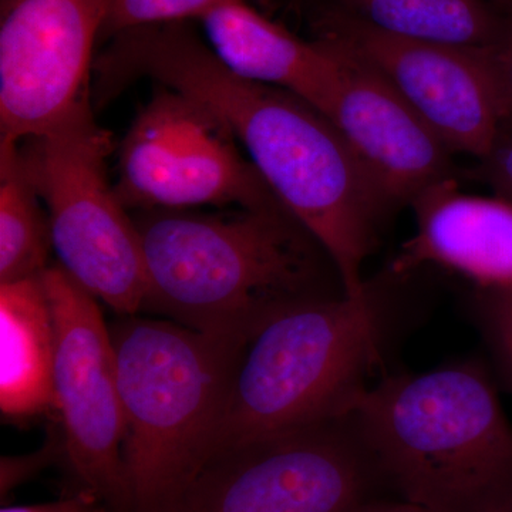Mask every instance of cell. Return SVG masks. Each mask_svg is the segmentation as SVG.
Returning a JSON list of instances; mask_svg holds the SVG:
<instances>
[{
    "mask_svg": "<svg viewBox=\"0 0 512 512\" xmlns=\"http://www.w3.org/2000/svg\"><path fill=\"white\" fill-rule=\"evenodd\" d=\"M143 74L212 111L325 249L345 295L369 293L363 268L396 208L329 117L295 94L232 73L190 25L151 43Z\"/></svg>",
    "mask_w": 512,
    "mask_h": 512,
    "instance_id": "1",
    "label": "cell"
},
{
    "mask_svg": "<svg viewBox=\"0 0 512 512\" xmlns=\"http://www.w3.org/2000/svg\"><path fill=\"white\" fill-rule=\"evenodd\" d=\"M146 308L187 328L248 340L276 312L343 295L332 259L281 201L138 211Z\"/></svg>",
    "mask_w": 512,
    "mask_h": 512,
    "instance_id": "2",
    "label": "cell"
},
{
    "mask_svg": "<svg viewBox=\"0 0 512 512\" xmlns=\"http://www.w3.org/2000/svg\"><path fill=\"white\" fill-rule=\"evenodd\" d=\"M345 417L407 503L485 512L512 494V424L477 360L367 384Z\"/></svg>",
    "mask_w": 512,
    "mask_h": 512,
    "instance_id": "3",
    "label": "cell"
},
{
    "mask_svg": "<svg viewBox=\"0 0 512 512\" xmlns=\"http://www.w3.org/2000/svg\"><path fill=\"white\" fill-rule=\"evenodd\" d=\"M110 335L126 414L127 512H171L210 458L248 340L134 316Z\"/></svg>",
    "mask_w": 512,
    "mask_h": 512,
    "instance_id": "4",
    "label": "cell"
},
{
    "mask_svg": "<svg viewBox=\"0 0 512 512\" xmlns=\"http://www.w3.org/2000/svg\"><path fill=\"white\" fill-rule=\"evenodd\" d=\"M375 291L292 303L266 320L232 373L211 454L345 419L382 355ZM208 461V460H207Z\"/></svg>",
    "mask_w": 512,
    "mask_h": 512,
    "instance_id": "5",
    "label": "cell"
},
{
    "mask_svg": "<svg viewBox=\"0 0 512 512\" xmlns=\"http://www.w3.org/2000/svg\"><path fill=\"white\" fill-rule=\"evenodd\" d=\"M20 144L45 202L59 265L120 315L146 308L140 235L107 175L113 140L97 124L90 93L45 133Z\"/></svg>",
    "mask_w": 512,
    "mask_h": 512,
    "instance_id": "6",
    "label": "cell"
},
{
    "mask_svg": "<svg viewBox=\"0 0 512 512\" xmlns=\"http://www.w3.org/2000/svg\"><path fill=\"white\" fill-rule=\"evenodd\" d=\"M375 471L348 417L322 421L214 454L171 512H352Z\"/></svg>",
    "mask_w": 512,
    "mask_h": 512,
    "instance_id": "7",
    "label": "cell"
},
{
    "mask_svg": "<svg viewBox=\"0 0 512 512\" xmlns=\"http://www.w3.org/2000/svg\"><path fill=\"white\" fill-rule=\"evenodd\" d=\"M114 187L121 204L137 212L252 208L279 200L212 111L164 86L121 140Z\"/></svg>",
    "mask_w": 512,
    "mask_h": 512,
    "instance_id": "8",
    "label": "cell"
},
{
    "mask_svg": "<svg viewBox=\"0 0 512 512\" xmlns=\"http://www.w3.org/2000/svg\"><path fill=\"white\" fill-rule=\"evenodd\" d=\"M40 275L55 325L53 387L63 458L76 491L97 495L114 512H127L126 414L110 330L97 299L62 266L49 265Z\"/></svg>",
    "mask_w": 512,
    "mask_h": 512,
    "instance_id": "9",
    "label": "cell"
},
{
    "mask_svg": "<svg viewBox=\"0 0 512 512\" xmlns=\"http://www.w3.org/2000/svg\"><path fill=\"white\" fill-rule=\"evenodd\" d=\"M315 39L372 66L454 154L481 160L504 131L503 103L488 50L387 35L357 20L316 12Z\"/></svg>",
    "mask_w": 512,
    "mask_h": 512,
    "instance_id": "10",
    "label": "cell"
},
{
    "mask_svg": "<svg viewBox=\"0 0 512 512\" xmlns=\"http://www.w3.org/2000/svg\"><path fill=\"white\" fill-rule=\"evenodd\" d=\"M106 0H0V140L45 133L90 93Z\"/></svg>",
    "mask_w": 512,
    "mask_h": 512,
    "instance_id": "11",
    "label": "cell"
},
{
    "mask_svg": "<svg viewBox=\"0 0 512 512\" xmlns=\"http://www.w3.org/2000/svg\"><path fill=\"white\" fill-rule=\"evenodd\" d=\"M323 42L336 50L342 66L328 117L393 207L412 205L433 185L456 178L453 151L386 79L343 47Z\"/></svg>",
    "mask_w": 512,
    "mask_h": 512,
    "instance_id": "12",
    "label": "cell"
},
{
    "mask_svg": "<svg viewBox=\"0 0 512 512\" xmlns=\"http://www.w3.org/2000/svg\"><path fill=\"white\" fill-rule=\"evenodd\" d=\"M416 232L390 265L397 278L437 268L477 291L512 289V202L464 194L457 178L441 181L412 202Z\"/></svg>",
    "mask_w": 512,
    "mask_h": 512,
    "instance_id": "13",
    "label": "cell"
},
{
    "mask_svg": "<svg viewBox=\"0 0 512 512\" xmlns=\"http://www.w3.org/2000/svg\"><path fill=\"white\" fill-rule=\"evenodd\" d=\"M198 22L212 52L232 73L295 94L328 117L342 77L338 53L329 43L306 42L247 0L222 3Z\"/></svg>",
    "mask_w": 512,
    "mask_h": 512,
    "instance_id": "14",
    "label": "cell"
},
{
    "mask_svg": "<svg viewBox=\"0 0 512 512\" xmlns=\"http://www.w3.org/2000/svg\"><path fill=\"white\" fill-rule=\"evenodd\" d=\"M40 274L0 284V410L8 419L55 410V325Z\"/></svg>",
    "mask_w": 512,
    "mask_h": 512,
    "instance_id": "15",
    "label": "cell"
},
{
    "mask_svg": "<svg viewBox=\"0 0 512 512\" xmlns=\"http://www.w3.org/2000/svg\"><path fill=\"white\" fill-rule=\"evenodd\" d=\"M316 12L345 16L387 35L481 50L497 43L504 26V12L488 0H320Z\"/></svg>",
    "mask_w": 512,
    "mask_h": 512,
    "instance_id": "16",
    "label": "cell"
},
{
    "mask_svg": "<svg viewBox=\"0 0 512 512\" xmlns=\"http://www.w3.org/2000/svg\"><path fill=\"white\" fill-rule=\"evenodd\" d=\"M52 248L49 215L20 141L0 140V284L39 275Z\"/></svg>",
    "mask_w": 512,
    "mask_h": 512,
    "instance_id": "17",
    "label": "cell"
},
{
    "mask_svg": "<svg viewBox=\"0 0 512 512\" xmlns=\"http://www.w3.org/2000/svg\"><path fill=\"white\" fill-rule=\"evenodd\" d=\"M229 0H106L99 45L126 30L200 20Z\"/></svg>",
    "mask_w": 512,
    "mask_h": 512,
    "instance_id": "18",
    "label": "cell"
},
{
    "mask_svg": "<svg viewBox=\"0 0 512 512\" xmlns=\"http://www.w3.org/2000/svg\"><path fill=\"white\" fill-rule=\"evenodd\" d=\"M471 311L493 352L498 369L512 390V289H474Z\"/></svg>",
    "mask_w": 512,
    "mask_h": 512,
    "instance_id": "19",
    "label": "cell"
},
{
    "mask_svg": "<svg viewBox=\"0 0 512 512\" xmlns=\"http://www.w3.org/2000/svg\"><path fill=\"white\" fill-rule=\"evenodd\" d=\"M64 457L62 437L53 436L45 446L32 454L19 457H3L0 464V495L2 501L18 485L35 477L43 468L50 466L57 458Z\"/></svg>",
    "mask_w": 512,
    "mask_h": 512,
    "instance_id": "20",
    "label": "cell"
},
{
    "mask_svg": "<svg viewBox=\"0 0 512 512\" xmlns=\"http://www.w3.org/2000/svg\"><path fill=\"white\" fill-rule=\"evenodd\" d=\"M474 177L498 197L512 202V134H504L488 156L478 160Z\"/></svg>",
    "mask_w": 512,
    "mask_h": 512,
    "instance_id": "21",
    "label": "cell"
},
{
    "mask_svg": "<svg viewBox=\"0 0 512 512\" xmlns=\"http://www.w3.org/2000/svg\"><path fill=\"white\" fill-rule=\"evenodd\" d=\"M491 63L500 90L504 113V134H512V10L504 12V26L490 50Z\"/></svg>",
    "mask_w": 512,
    "mask_h": 512,
    "instance_id": "22",
    "label": "cell"
},
{
    "mask_svg": "<svg viewBox=\"0 0 512 512\" xmlns=\"http://www.w3.org/2000/svg\"><path fill=\"white\" fill-rule=\"evenodd\" d=\"M0 512H114L97 495L87 491H74L67 497L52 503L35 505H13L3 507Z\"/></svg>",
    "mask_w": 512,
    "mask_h": 512,
    "instance_id": "23",
    "label": "cell"
},
{
    "mask_svg": "<svg viewBox=\"0 0 512 512\" xmlns=\"http://www.w3.org/2000/svg\"><path fill=\"white\" fill-rule=\"evenodd\" d=\"M352 512H430L407 501H366Z\"/></svg>",
    "mask_w": 512,
    "mask_h": 512,
    "instance_id": "24",
    "label": "cell"
},
{
    "mask_svg": "<svg viewBox=\"0 0 512 512\" xmlns=\"http://www.w3.org/2000/svg\"><path fill=\"white\" fill-rule=\"evenodd\" d=\"M485 512H512V494L508 495V497L504 498L503 501L493 505L490 510Z\"/></svg>",
    "mask_w": 512,
    "mask_h": 512,
    "instance_id": "25",
    "label": "cell"
},
{
    "mask_svg": "<svg viewBox=\"0 0 512 512\" xmlns=\"http://www.w3.org/2000/svg\"><path fill=\"white\" fill-rule=\"evenodd\" d=\"M488 2L493 3L495 8L501 12H511L512 10V0H488Z\"/></svg>",
    "mask_w": 512,
    "mask_h": 512,
    "instance_id": "26",
    "label": "cell"
}]
</instances>
